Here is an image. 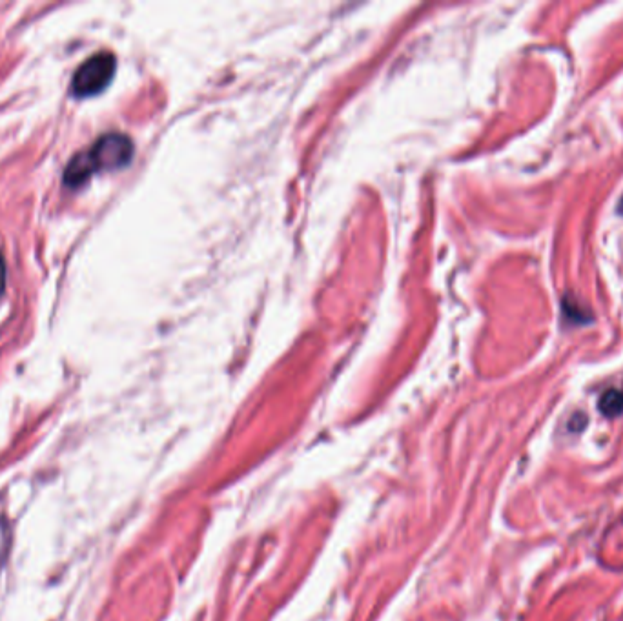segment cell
Here are the masks:
<instances>
[{
    "mask_svg": "<svg viewBox=\"0 0 623 621\" xmlns=\"http://www.w3.org/2000/svg\"><path fill=\"white\" fill-rule=\"evenodd\" d=\"M598 410L605 418H620L623 414V392L618 388L605 390L598 399Z\"/></svg>",
    "mask_w": 623,
    "mask_h": 621,
    "instance_id": "obj_4",
    "label": "cell"
},
{
    "mask_svg": "<svg viewBox=\"0 0 623 621\" xmlns=\"http://www.w3.org/2000/svg\"><path fill=\"white\" fill-rule=\"evenodd\" d=\"M95 172L97 170H95L92 159H90V153L88 150H82V152L75 153L66 166L64 184L70 188H81L82 184H86L92 179Z\"/></svg>",
    "mask_w": 623,
    "mask_h": 621,
    "instance_id": "obj_3",
    "label": "cell"
},
{
    "mask_svg": "<svg viewBox=\"0 0 623 621\" xmlns=\"http://www.w3.org/2000/svg\"><path fill=\"white\" fill-rule=\"evenodd\" d=\"M4 288H6V259H4V254L0 252V296H2Z\"/></svg>",
    "mask_w": 623,
    "mask_h": 621,
    "instance_id": "obj_6",
    "label": "cell"
},
{
    "mask_svg": "<svg viewBox=\"0 0 623 621\" xmlns=\"http://www.w3.org/2000/svg\"><path fill=\"white\" fill-rule=\"evenodd\" d=\"M117 59L110 51H97L73 73L72 93L79 99L104 92L113 81Z\"/></svg>",
    "mask_w": 623,
    "mask_h": 621,
    "instance_id": "obj_1",
    "label": "cell"
},
{
    "mask_svg": "<svg viewBox=\"0 0 623 621\" xmlns=\"http://www.w3.org/2000/svg\"><path fill=\"white\" fill-rule=\"evenodd\" d=\"M587 425H589L587 414L585 412H574L571 419H569V423H567V428H569V432H572V434H582Z\"/></svg>",
    "mask_w": 623,
    "mask_h": 621,
    "instance_id": "obj_5",
    "label": "cell"
},
{
    "mask_svg": "<svg viewBox=\"0 0 623 621\" xmlns=\"http://www.w3.org/2000/svg\"><path fill=\"white\" fill-rule=\"evenodd\" d=\"M97 172L119 170L132 161L133 143L128 135L119 132L104 133L88 150Z\"/></svg>",
    "mask_w": 623,
    "mask_h": 621,
    "instance_id": "obj_2",
    "label": "cell"
},
{
    "mask_svg": "<svg viewBox=\"0 0 623 621\" xmlns=\"http://www.w3.org/2000/svg\"><path fill=\"white\" fill-rule=\"evenodd\" d=\"M618 214L623 215V197L620 199V203H618Z\"/></svg>",
    "mask_w": 623,
    "mask_h": 621,
    "instance_id": "obj_7",
    "label": "cell"
}]
</instances>
